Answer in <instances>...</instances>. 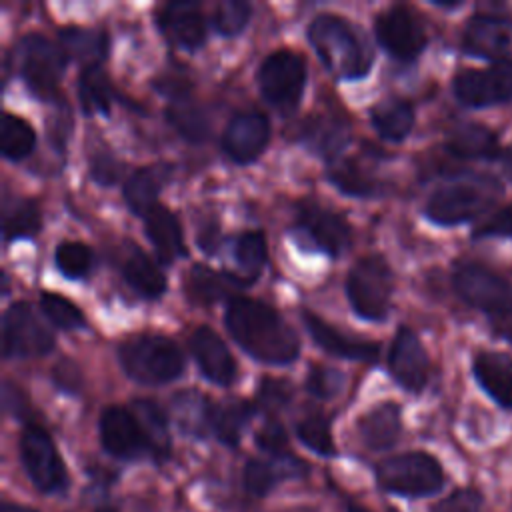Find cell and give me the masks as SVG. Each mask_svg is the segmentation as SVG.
I'll return each instance as SVG.
<instances>
[{"mask_svg":"<svg viewBox=\"0 0 512 512\" xmlns=\"http://www.w3.org/2000/svg\"><path fill=\"white\" fill-rule=\"evenodd\" d=\"M58 44L64 50L68 62L76 60L84 66L100 64L108 54V36L102 30L84 26H66L58 34Z\"/></svg>","mask_w":512,"mask_h":512,"instance_id":"obj_30","label":"cell"},{"mask_svg":"<svg viewBox=\"0 0 512 512\" xmlns=\"http://www.w3.org/2000/svg\"><path fill=\"white\" fill-rule=\"evenodd\" d=\"M120 272L126 284L146 300H158L166 292V274L136 244H126L120 258Z\"/></svg>","mask_w":512,"mask_h":512,"instance_id":"obj_22","label":"cell"},{"mask_svg":"<svg viewBox=\"0 0 512 512\" xmlns=\"http://www.w3.org/2000/svg\"><path fill=\"white\" fill-rule=\"evenodd\" d=\"M402 430L400 406L396 402H382L368 410L358 420V434L370 450H386L396 444Z\"/></svg>","mask_w":512,"mask_h":512,"instance_id":"obj_26","label":"cell"},{"mask_svg":"<svg viewBox=\"0 0 512 512\" xmlns=\"http://www.w3.org/2000/svg\"><path fill=\"white\" fill-rule=\"evenodd\" d=\"M270 120L262 112H238L226 124L222 150L236 164H252L270 142Z\"/></svg>","mask_w":512,"mask_h":512,"instance_id":"obj_16","label":"cell"},{"mask_svg":"<svg viewBox=\"0 0 512 512\" xmlns=\"http://www.w3.org/2000/svg\"><path fill=\"white\" fill-rule=\"evenodd\" d=\"M456 294L470 306L488 314L512 338V286L480 264H462L454 276Z\"/></svg>","mask_w":512,"mask_h":512,"instance_id":"obj_5","label":"cell"},{"mask_svg":"<svg viewBox=\"0 0 512 512\" xmlns=\"http://www.w3.org/2000/svg\"><path fill=\"white\" fill-rule=\"evenodd\" d=\"M392 288V270L378 254L358 258L346 278V296L350 308L360 318L370 322H382L388 316Z\"/></svg>","mask_w":512,"mask_h":512,"instance_id":"obj_6","label":"cell"},{"mask_svg":"<svg viewBox=\"0 0 512 512\" xmlns=\"http://www.w3.org/2000/svg\"><path fill=\"white\" fill-rule=\"evenodd\" d=\"M268 258L266 238L260 230L242 232L234 242V260L240 268V276L250 284L260 276V270Z\"/></svg>","mask_w":512,"mask_h":512,"instance_id":"obj_41","label":"cell"},{"mask_svg":"<svg viewBox=\"0 0 512 512\" xmlns=\"http://www.w3.org/2000/svg\"><path fill=\"white\" fill-rule=\"evenodd\" d=\"M54 264L66 278H86L94 266V252L84 242L64 240L54 250Z\"/></svg>","mask_w":512,"mask_h":512,"instance_id":"obj_42","label":"cell"},{"mask_svg":"<svg viewBox=\"0 0 512 512\" xmlns=\"http://www.w3.org/2000/svg\"><path fill=\"white\" fill-rule=\"evenodd\" d=\"M292 400V388L290 382L282 380V378H262L258 392H256V408H262L266 412H274L280 410L282 406L290 404Z\"/></svg>","mask_w":512,"mask_h":512,"instance_id":"obj_47","label":"cell"},{"mask_svg":"<svg viewBox=\"0 0 512 512\" xmlns=\"http://www.w3.org/2000/svg\"><path fill=\"white\" fill-rule=\"evenodd\" d=\"M190 352L204 378L216 386H230L236 380V360L224 340L210 326H198L192 332Z\"/></svg>","mask_w":512,"mask_h":512,"instance_id":"obj_19","label":"cell"},{"mask_svg":"<svg viewBox=\"0 0 512 512\" xmlns=\"http://www.w3.org/2000/svg\"><path fill=\"white\" fill-rule=\"evenodd\" d=\"M172 408L176 422L184 434L204 438L208 432H212L214 406L204 394L196 390H184L174 396Z\"/></svg>","mask_w":512,"mask_h":512,"instance_id":"obj_31","label":"cell"},{"mask_svg":"<svg viewBox=\"0 0 512 512\" xmlns=\"http://www.w3.org/2000/svg\"><path fill=\"white\" fill-rule=\"evenodd\" d=\"M90 172L98 184L108 186V184L116 182V178H118V164L114 158L98 154L90 160Z\"/></svg>","mask_w":512,"mask_h":512,"instance_id":"obj_53","label":"cell"},{"mask_svg":"<svg viewBox=\"0 0 512 512\" xmlns=\"http://www.w3.org/2000/svg\"><path fill=\"white\" fill-rule=\"evenodd\" d=\"M98 436L102 448L120 460L152 456L148 438L136 414L124 406H108L98 418Z\"/></svg>","mask_w":512,"mask_h":512,"instance_id":"obj_14","label":"cell"},{"mask_svg":"<svg viewBox=\"0 0 512 512\" xmlns=\"http://www.w3.org/2000/svg\"><path fill=\"white\" fill-rule=\"evenodd\" d=\"M136 414L142 430L148 438L150 452L154 460H164L170 454V432H168V418L164 410L150 398H136L130 406Z\"/></svg>","mask_w":512,"mask_h":512,"instance_id":"obj_33","label":"cell"},{"mask_svg":"<svg viewBox=\"0 0 512 512\" xmlns=\"http://www.w3.org/2000/svg\"><path fill=\"white\" fill-rule=\"evenodd\" d=\"M342 384H344V374L340 370H334V368L322 366V364H314L308 370V376L304 380L306 390L320 400H328V398L336 396L340 392Z\"/></svg>","mask_w":512,"mask_h":512,"instance_id":"obj_46","label":"cell"},{"mask_svg":"<svg viewBox=\"0 0 512 512\" xmlns=\"http://www.w3.org/2000/svg\"><path fill=\"white\" fill-rule=\"evenodd\" d=\"M446 146L454 156L464 160H492L500 152L496 134L474 122L454 126L448 134Z\"/></svg>","mask_w":512,"mask_h":512,"instance_id":"obj_29","label":"cell"},{"mask_svg":"<svg viewBox=\"0 0 512 512\" xmlns=\"http://www.w3.org/2000/svg\"><path fill=\"white\" fill-rule=\"evenodd\" d=\"M370 120L384 140L400 142L414 126V108L402 98H388L370 110Z\"/></svg>","mask_w":512,"mask_h":512,"instance_id":"obj_32","label":"cell"},{"mask_svg":"<svg viewBox=\"0 0 512 512\" xmlns=\"http://www.w3.org/2000/svg\"><path fill=\"white\" fill-rule=\"evenodd\" d=\"M502 166H504L506 176L512 180V144L502 152Z\"/></svg>","mask_w":512,"mask_h":512,"instance_id":"obj_54","label":"cell"},{"mask_svg":"<svg viewBox=\"0 0 512 512\" xmlns=\"http://www.w3.org/2000/svg\"><path fill=\"white\" fill-rule=\"evenodd\" d=\"M296 436L308 450H312L320 456L332 458L338 454L334 438H332V430H330V420L320 412L302 418L296 424Z\"/></svg>","mask_w":512,"mask_h":512,"instance_id":"obj_43","label":"cell"},{"mask_svg":"<svg viewBox=\"0 0 512 512\" xmlns=\"http://www.w3.org/2000/svg\"><path fill=\"white\" fill-rule=\"evenodd\" d=\"M252 14V6L244 0H224L216 6L212 24L218 34L222 36H236L240 34Z\"/></svg>","mask_w":512,"mask_h":512,"instance_id":"obj_45","label":"cell"},{"mask_svg":"<svg viewBox=\"0 0 512 512\" xmlns=\"http://www.w3.org/2000/svg\"><path fill=\"white\" fill-rule=\"evenodd\" d=\"M96 512H116V508L114 506H98Z\"/></svg>","mask_w":512,"mask_h":512,"instance_id":"obj_57","label":"cell"},{"mask_svg":"<svg viewBox=\"0 0 512 512\" xmlns=\"http://www.w3.org/2000/svg\"><path fill=\"white\" fill-rule=\"evenodd\" d=\"M454 96L472 108L494 106L512 100V72L508 68L462 70L452 82Z\"/></svg>","mask_w":512,"mask_h":512,"instance_id":"obj_17","label":"cell"},{"mask_svg":"<svg viewBox=\"0 0 512 512\" xmlns=\"http://www.w3.org/2000/svg\"><path fill=\"white\" fill-rule=\"evenodd\" d=\"M20 462L30 482L44 494L64 492L68 486L66 464L50 438V434L38 426L28 424L18 440Z\"/></svg>","mask_w":512,"mask_h":512,"instance_id":"obj_9","label":"cell"},{"mask_svg":"<svg viewBox=\"0 0 512 512\" xmlns=\"http://www.w3.org/2000/svg\"><path fill=\"white\" fill-rule=\"evenodd\" d=\"M36 132L20 116L6 112L0 122V152L6 160L20 162L34 152Z\"/></svg>","mask_w":512,"mask_h":512,"instance_id":"obj_39","label":"cell"},{"mask_svg":"<svg viewBox=\"0 0 512 512\" xmlns=\"http://www.w3.org/2000/svg\"><path fill=\"white\" fill-rule=\"evenodd\" d=\"M480 510H482V496L470 488L454 492L436 508V512H480Z\"/></svg>","mask_w":512,"mask_h":512,"instance_id":"obj_51","label":"cell"},{"mask_svg":"<svg viewBox=\"0 0 512 512\" xmlns=\"http://www.w3.org/2000/svg\"><path fill=\"white\" fill-rule=\"evenodd\" d=\"M118 360L128 378L146 386L168 384L184 370L180 348L160 334H138L124 340L118 348Z\"/></svg>","mask_w":512,"mask_h":512,"instance_id":"obj_3","label":"cell"},{"mask_svg":"<svg viewBox=\"0 0 512 512\" xmlns=\"http://www.w3.org/2000/svg\"><path fill=\"white\" fill-rule=\"evenodd\" d=\"M42 228V214L32 198H14L2 208V236L6 242L32 238Z\"/></svg>","mask_w":512,"mask_h":512,"instance_id":"obj_35","label":"cell"},{"mask_svg":"<svg viewBox=\"0 0 512 512\" xmlns=\"http://www.w3.org/2000/svg\"><path fill=\"white\" fill-rule=\"evenodd\" d=\"M374 30L378 44L400 62H410L420 56L428 42L420 16L404 4H394L382 10L376 16Z\"/></svg>","mask_w":512,"mask_h":512,"instance_id":"obj_12","label":"cell"},{"mask_svg":"<svg viewBox=\"0 0 512 512\" xmlns=\"http://www.w3.org/2000/svg\"><path fill=\"white\" fill-rule=\"evenodd\" d=\"M254 412H256V406L246 400H230L226 404L214 406L212 432L222 444L234 448L238 446L242 432Z\"/></svg>","mask_w":512,"mask_h":512,"instance_id":"obj_36","label":"cell"},{"mask_svg":"<svg viewBox=\"0 0 512 512\" xmlns=\"http://www.w3.org/2000/svg\"><path fill=\"white\" fill-rule=\"evenodd\" d=\"M2 402H4V410L14 418H26V414L30 412L26 396L16 386H12V382H4Z\"/></svg>","mask_w":512,"mask_h":512,"instance_id":"obj_52","label":"cell"},{"mask_svg":"<svg viewBox=\"0 0 512 512\" xmlns=\"http://www.w3.org/2000/svg\"><path fill=\"white\" fill-rule=\"evenodd\" d=\"M78 102L84 114H108L112 106V86L100 64L84 66L78 74Z\"/></svg>","mask_w":512,"mask_h":512,"instance_id":"obj_34","label":"cell"},{"mask_svg":"<svg viewBox=\"0 0 512 512\" xmlns=\"http://www.w3.org/2000/svg\"><path fill=\"white\" fill-rule=\"evenodd\" d=\"M486 236L512 238V204H508L506 208L494 212L488 220H484L474 230V238H486Z\"/></svg>","mask_w":512,"mask_h":512,"instance_id":"obj_50","label":"cell"},{"mask_svg":"<svg viewBox=\"0 0 512 512\" xmlns=\"http://www.w3.org/2000/svg\"><path fill=\"white\" fill-rule=\"evenodd\" d=\"M304 142L324 158H334L348 142V128L338 118H314L302 126Z\"/></svg>","mask_w":512,"mask_h":512,"instance_id":"obj_40","label":"cell"},{"mask_svg":"<svg viewBox=\"0 0 512 512\" xmlns=\"http://www.w3.org/2000/svg\"><path fill=\"white\" fill-rule=\"evenodd\" d=\"M156 22L160 32L184 50H198L206 42V20L196 2H168L158 10Z\"/></svg>","mask_w":512,"mask_h":512,"instance_id":"obj_18","label":"cell"},{"mask_svg":"<svg viewBox=\"0 0 512 512\" xmlns=\"http://www.w3.org/2000/svg\"><path fill=\"white\" fill-rule=\"evenodd\" d=\"M254 442H256V446H258L262 452L270 454L272 458H282V456H288V454H290V452H288V434H286V428H284L278 420H274V418L266 420V422L260 426V430H258L256 436H254Z\"/></svg>","mask_w":512,"mask_h":512,"instance_id":"obj_48","label":"cell"},{"mask_svg":"<svg viewBox=\"0 0 512 512\" xmlns=\"http://www.w3.org/2000/svg\"><path fill=\"white\" fill-rule=\"evenodd\" d=\"M50 378H52L54 386L66 394H78V390L82 388L80 366L70 358H62L60 362H56Z\"/></svg>","mask_w":512,"mask_h":512,"instance_id":"obj_49","label":"cell"},{"mask_svg":"<svg viewBox=\"0 0 512 512\" xmlns=\"http://www.w3.org/2000/svg\"><path fill=\"white\" fill-rule=\"evenodd\" d=\"M488 182H454L438 188L426 202V216L438 226H456L480 216L496 198Z\"/></svg>","mask_w":512,"mask_h":512,"instance_id":"obj_10","label":"cell"},{"mask_svg":"<svg viewBox=\"0 0 512 512\" xmlns=\"http://www.w3.org/2000/svg\"><path fill=\"white\" fill-rule=\"evenodd\" d=\"M308 40L320 62L338 80H360L372 68L374 52L368 40L338 14L314 16L308 24Z\"/></svg>","mask_w":512,"mask_h":512,"instance_id":"obj_2","label":"cell"},{"mask_svg":"<svg viewBox=\"0 0 512 512\" xmlns=\"http://www.w3.org/2000/svg\"><path fill=\"white\" fill-rule=\"evenodd\" d=\"M68 58L60 44H54L38 32L22 36L14 44V66L26 88L40 100L60 98V80Z\"/></svg>","mask_w":512,"mask_h":512,"instance_id":"obj_4","label":"cell"},{"mask_svg":"<svg viewBox=\"0 0 512 512\" xmlns=\"http://www.w3.org/2000/svg\"><path fill=\"white\" fill-rule=\"evenodd\" d=\"M376 480L390 494L424 498L442 488L444 472L434 456L426 452H404L382 460L376 466Z\"/></svg>","mask_w":512,"mask_h":512,"instance_id":"obj_7","label":"cell"},{"mask_svg":"<svg viewBox=\"0 0 512 512\" xmlns=\"http://www.w3.org/2000/svg\"><path fill=\"white\" fill-rule=\"evenodd\" d=\"M0 512H36V510L28 508V506H22V504H14V502H4Z\"/></svg>","mask_w":512,"mask_h":512,"instance_id":"obj_55","label":"cell"},{"mask_svg":"<svg viewBox=\"0 0 512 512\" xmlns=\"http://www.w3.org/2000/svg\"><path fill=\"white\" fill-rule=\"evenodd\" d=\"M166 118L174 126V130L192 144H200L210 134V120L206 112L188 100V96L172 100L166 108Z\"/></svg>","mask_w":512,"mask_h":512,"instance_id":"obj_37","label":"cell"},{"mask_svg":"<svg viewBox=\"0 0 512 512\" xmlns=\"http://www.w3.org/2000/svg\"><path fill=\"white\" fill-rule=\"evenodd\" d=\"M40 308L44 316L62 330H78L86 324L84 312L66 296L56 292H42L40 294Z\"/></svg>","mask_w":512,"mask_h":512,"instance_id":"obj_44","label":"cell"},{"mask_svg":"<svg viewBox=\"0 0 512 512\" xmlns=\"http://www.w3.org/2000/svg\"><path fill=\"white\" fill-rule=\"evenodd\" d=\"M224 326L232 340L258 362L290 364L298 358L300 340L294 328L258 298L232 296L224 310Z\"/></svg>","mask_w":512,"mask_h":512,"instance_id":"obj_1","label":"cell"},{"mask_svg":"<svg viewBox=\"0 0 512 512\" xmlns=\"http://www.w3.org/2000/svg\"><path fill=\"white\" fill-rule=\"evenodd\" d=\"M54 348V336L24 300L12 302L2 314L4 358L44 356Z\"/></svg>","mask_w":512,"mask_h":512,"instance_id":"obj_11","label":"cell"},{"mask_svg":"<svg viewBox=\"0 0 512 512\" xmlns=\"http://www.w3.org/2000/svg\"><path fill=\"white\" fill-rule=\"evenodd\" d=\"M242 286H248V282L240 274L216 272L204 264H194L186 278L188 298L196 304H214Z\"/></svg>","mask_w":512,"mask_h":512,"instance_id":"obj_27","label":"cell"},{"mask_svg":"<svg viewBox=\"0 0 512 512\" xmlns=\"http://www.w3.org/2000/svg\"><path fill=\"white\" fill-rule=\"evenodd\" d=\"M328 180L346 196L368 198L376 196L380 186L376 178L358 166L356 160H332L328 168Z\"/></svg>","mask_w":512,"mask_h":512,"instance_id":"obj_38","label":"cell"},{"mask_svg":"<svg viewBox=\"0 0 512 512\" xmlns=\"http://www.w3.org/2000/svg\"><path fill=\"white\" fill-rule=\"evenodd\" d=\"M296 228L308 248L320 250L332 258L340 256L352 238L350 224L344 216L314 202H304L298 208Z\"/></svg>","mask_w":512,"mask_h":512,"instance_id":"obj_13","label":"cell"},{"mask_svg":"<svg viewBox=\"0 0 512 512\" xmlns=\"http://www.w3.org/2000/svg\"><path fill=\"white\" fill-rule=\"evenodd\" d=\"M388 370L392 378L408 392L418 394L424 390L430 372L428 354L414 330L400 326L394 334L388 352Z\"/></svg>","mask_w":512,"mask_h":512,"instance_id":"obj_15","label":"cell"},{"mask_svg":"<svg viewBox=\"0 0 512 512\" xmlns=\"http://www.w3.org/2000/svg\"><path fill=\"white\" fill-rule=\"evenodd\" d=\"M276 464L252 458L244 466V488L252 496H266L274 490V486L286 476H300L306 470V464L296 456L288 454L282 458H274Z\"/></svg>","mask_w":512,"mask_h":512,"instance_id":"obj_28","label":"cell"},{"mask_svg":"<svg viewBox=\"0 0 512 512\" xmlns=\"http://www.w3.org/2000/svg\"><path fill=\"white\" fill-rule=\"evenodd\" d=\"M172 164L154 162L138 168L124 184V200L134 214H148L158 202V194L172 176Z\"/></svg>","mask_w":512,"mask_h":512,"instance_id":"obj_23","label":"cell"},{"mask_svg":"<svg viewBox=\"0 0 512 512\" xmlns=\"http://www.w3.org/2000/svg\"><path fill=\"white\" fill-rule=\"evenodd\" d=\"M348 512H370V510H366V508H362V506H358V504H350V506H348Z\"/></svg>","mask_w":512,"mask_h":512,"instance_id":"obj_56","label":"cell"},{"mask_svg":"<svg viewBox=\"0 0 512 512\" xmlns=\"http://www.w3.org/2000/svg\"><path fill=\"white\" fill-rule=\"evenodd\" d=\"M144 232L162 262L170 264L172 260L186 256L182 226L176 214H172L164 204H156L148 214H144Z\"/></svg>","mask_w":512,"mask_h":512,"instance_id":"obj_24","label":"cell"},{"mask_svg":"<svg viewBox=\"0 0 512 512\" xmlns=\"http://www.w3.org/2000/svg\"><path fill=\"white\" fill-rule=\"evenodd\" d=\"M302 322L312 336L314 344L320 346L324 352L344 358V360H360V362H374L378 360L380 346L370 340L348 338L338 328L324 322L320 316L312 314L310 310H302Z\"/></svg>","mask_w":512,"mask_h":512,"instance_id":"obj_21","label":"cell"},{"mask_svg":"<svg viewBox=\"0 0 512 512\" xmlns=\"http://www.w3.org/2000/svg\"><path fill=\"white\" fill-rule=\"evenodd\" d=\"M472 372L492 400L512 410V356L504 352H480L472 362Z\"/></svg>","mask_w":512,"mask_h":512,"instance_id":"obj_25","label":"cell"},{"mask_svg":"<svg viewBox=\"0 0 512 512\" xmlns=\"http://www.w3.org/2000/svg\"><path fill=\"white\" fill-rule=\"evenodd\" d=\"M306 78V60L298 52L286 48L268 54L256 72L260 94L270 106L282 112L298 106L306 88Z\"/></svg>","mask_w":512,"mask_h":512,"instance_id":"obj_8","label":"cell"},{"mask_svg":"<svg viewBox=\"0 0 512 512\" xmlns=\"http://www.w3.org/2000/svg\"><path fill=\"white\" fill-rule=\"evenodd\" d=\"M464 50L488 60L512 58V22L496 16H474L462 36Z\"/></svg>","mask_w":512,"mask_h":512,"instance_id":"obj_20","label":"cell"}]
</instances>
